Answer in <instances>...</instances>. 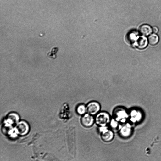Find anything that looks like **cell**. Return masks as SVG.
I'll return each mask as SVG.
<instances>
[{
	"label": "cell",
	"instance_id": "obj_1",
	"mask_svg": "<svg viewBox=\"0 0 161 161\" xmlns=\"http://www.w3.org/2000/svg\"><path fill=\"white\" fill-rule=\"evenodd\" d=\"M110 120L109 115L105 112H102L98 114L95 119L96 124L101 127L105 126L109 123Z\"/></svg>",
	"mask_w": 161,
	"mask_h": 161
},
{
	"label": "cell",
	"instance_id": "obj_2",
	"mask_svg": "<svg viewBox=\"0 0 161 161\" xmlns=\"http://www.w3.org/2000/svg\"><path fill=\"white\" fill-rule=\"evenodd\" d=\"M114 115L115 120L121 123L125 122L128 116L126 110L122 108L116 109L114 111Z\"/></svg>",
	"mask_w": 161,
	"mask_h": 161
},
{
	"label": "cell",
	"instance_id": "obj_3",
	"mask_svg": "<svg viewBox=\"0 0 161 161\" xmlns=\"http://www.w3.org/2000/svg\"><path fill=\"white\" fill-rule=\"evenodd\" d=\"M102 139L106 142L111 141L114 137V134L112 131L108 129L106 127H101L100 128Z\"/></svg>",
	"mask_w": 161,
	"mask_h": 161
},
{
	"label": "cell",
	"instance_id": "obj_4",
	"mask_svg": "<svg viewBox=\"0 0 161 161\" xmlns=\"http://www.w3.org/2000/svg\"><path fill=\"white\" fill-rule=\"evenodd\" d=\"M100 109V106L99 103L93 101L87 105L86 110L88 114L93 115L97 113Z\"/></svg>",
	"mask_w": 161,
	"mask_h": 161
},
{
	"label": "cell",
	"instance_id": "obj_5",
	"mask_svg": "<svg viewBox=\"0 0 161 161\" xmlns=\"http://www.w3.org/2000/svg\"><path fill=\"white\" fill-rule=\"evenodd\" d=\"M94 122L93 117L89 114H84L81 119V123L82 125L86 127H87L92 126Z\"/></svg>",
	"mask_w": 161,
	"mask_h": 161
},
{
	"label": "cell",
	"instance_id": "obj_6",
	"mask_svg": "<svg viewBox=\"0 0 161 161\" xmlns=\"http://www.w3.org/2000/svg\"><path fill=\"white\" fill-rule=\"evenodd\" d=\"M140 33L144 36H147L150 34L152 31L151 27L147 25L144 24L141 25L139 28Z\"/></svg>",
	"mask_w": 161,
	"mask_h": 161
},
{
	"label": "cell",
	"instance_id": "obj_7",
	"mask_svg": "<svg viewBox=\"0 0 161 161\" xmlns=\"http://www.w3.org/2000/svg\"><path fill=\"white\" fill-rule=\"evenodd\" d=\"M130 124H127L121 128L120 133L121 136L126 137L130 134Z\"/></svg>",
	"mask_w": 161,
	"mask_h": 161
},
{
	"label": "cell",
	"instance_id": "obj_8",
	"mask_svg": "<svg viewBox=\"0 0 161 161\" xmlns=\"http://www.w3.org/2000/svg\"><path fill=\"white\" fill-rule=\"evenodd\" d=\"M137 46L140 49H143L147 46V38L144 36L140 37L137 40L136 42Z\"/></svg>",
	"mask_w": 161,
	"mask_h": 161
},
{
	"label": "cell",
	"instance_id": "obj_9",
	"mask_svg": "<svg viewBox=\"0 0 161 161\" xmlns=\"http://www.w3.org/2000/svg\"><path fill=\"white\" fill-rule=\"evenodd\" d=\"M149 44L151 45H155L157 44L159 41L158 36L155 34L150 35L148 38Z\"/></svg>",
	"mask_w": 161,
	"mask_h": 161
},
{
	"label": "cell",
	"instance_id": "obj_10",
	"mask_svg": "<svg viewBox=\"0 0 161 161\" xmlns=\"http://www.w3.org/2000/svg\"><path fill=\"white\" fill-rule=\"evenodd\" d=\"M110 126L114 130H119L121 128V125L118 123V122L115 119H113L111 120Z\"/></svg>",
	"mask_w": 161,
	"mask_h": 161
},
{
	"label": "cell",
	"instance_id": "obj_11",
	"mask_svg": "<svg viewBox=\"0 0 161 161\" xmlns=\"http://www.w3.org/2000/svg\"><path fill=\"white\" fill-rule=\"evenodd\" d=\"M58 51V48L54 47L52 49L51 51L47 53V56L51 59H54L56 57V53Z\"/></svg>",
	"mask_w": 161,
	"mask_h": 161
},
{
	"label": "cell",
	"instance_id": "obj_12",
	"mask_svg": "<svg viewBox=\"0 0 161 161\" xmlns=\"http://www.w3.org/2000/svg\"><path fill=\"white\" fill-rule=\"evenodd\" d=\"M86 108L84 105H80L77 108V111L78 113L80 114H83L85 112Z\"/></svg>",
	"mask_w": 161,
	"mask_h": 161
},
{
	"label": "cell",
	"instance_id": "obj_13",
	"mask_svg": "<svg viewBox=\"0 0 161 161\" xmlns=\"http://www.w3.org/2000/svg\"><path fill=\"white\" fill-rule=\"evenodd\" d=\"M152 31L154 33H157L158 31V29L157 27H154L153 28Z\"/></svg>",
	"mask_w": 161,
	"mask_h": 161
}]
</instances>
